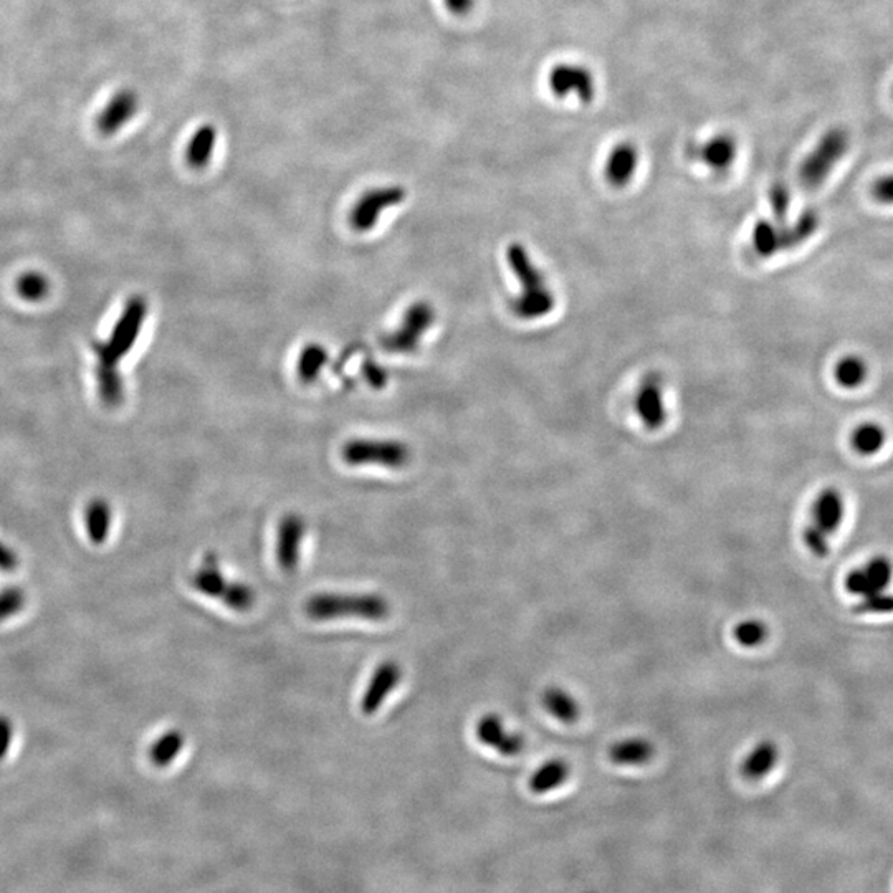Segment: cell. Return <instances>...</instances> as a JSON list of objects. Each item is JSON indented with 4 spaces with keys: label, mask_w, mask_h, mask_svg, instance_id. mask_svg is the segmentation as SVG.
Instances as JSON below:
<instances>
[{
    "label": "cell",
    "mask_w": 893,
    "mask_h": 893,
    "mask_svg": "<svg viewBox=\"0 0 893 893\" xmlns=\"http://www.w3.org/2000/svg\"><path fill=\"white\" fill-rule=\"evenodd\" d=\"M507 262L520 283V295L510 301L513 316L521 321H538L550 316L556 308L553 288L525 245L511 242L507 247Z\"/></svg>",
    "instance_id": "1"
},
{
    "label": "cell",
    "mask_w": 893,
    "mask_h": 893,
    "mask_svg": "<svg viewBox=\"0 0 893 893\" xmlns=\"http://www.w3.org/2000/svg\"><path fill=\"white\" fill-rule=\"evenodd\" d=\"M306 616L313 621L335 619H364L384 621L391 616V604L376 593H320L305 604Z\"/></svg>",
    "instance_id": "2"
},
{
    "label": "cell",
    "mask_w": 893,
    "mask_h": 893,
    "mask_svg": "<svg viewBox=\"0 0 893 893\" xmlns=\"http://www.w3.org/2000/svg\"><path fill=\"white\" fill-rule=\"evenodd\" d=\"M821 219L814 211H804L794 224L758 220L751 232V245L761 258H771L806 244L819 229Z\"/></svg>",
    "instance_id": "3"
},
{
    "label": "cell",
    "mask_w": 893,
    "mask_h": 893,
    "mask_svg": "<svg viewBox=\"0 0 893 893\" xmlns=\"http://www.w3.org/2000/svg\"><path fill=\"white\" fill-rule=\"evenodd\" d=\"M191 586L197 593L217 599L235 612H249L257 602V594L252 586L244 581L229 579L222 573L215 553L204 556L201 566L191 576Z\"/></svg>",
    "instance_id": "4"
},
{
    "label": "cell",
    "mask_w": 893,
    "mask_h": 893,
    "mask_svg": "<svg viewBox=\"0 0 893 893\" xmlns=\"http://www.w3.org/2000/svg\"><path fill=\"white\" fill-rule=\"evenodd\" d=\"M148 316V303L143 297L134 295L126 301L123 313L113 326L110 338L106 341H95L93 349L98 356L96 368L118 369L121 359L133 349Z\"/></svg>",
    "instance_id": "5"
},
{
    "label": "cell",
    "mask_w": 893,
    "mask_h": 893,
    "mask_svg": "<svg viewBox=\"0 0 893 893\" xmlns=\"http://www.w3.org/2000/svg\"><path fill=\"white\" fill-rule=\"evenodd\" d=\"M851 146V136L846 128L832 126L822 134L811 153L804 158L799 168V181L812 191L821 187L831 176L832 169L846 156Z\"/></svg>",
    "instance_id": "6"
},
{
    "label": "cell",
    "mask_w": 893,
    "mask_h": 893,
    "mask_svg": "<svg viewBox=\"0 0 893 893\" xmlns=\"http://www.w3.org/2000/svg\"><path fill=\"white\" fill-rule=\"evenodd\" d=\"M341 457L349 467H378L399 470L411 460V450L404 442L389 439H354L343 445Z\"/></svg>",
    "instance_id": "7"
},
{
    "label": "cell",
    "mask_w": 893,
    "mask_h": 893,
    "mask_svg": "<svg viewBox=\"0 0 893 893\" xmlns=\"http://www.w3.org/2000/svg\"><path fill=\"white\" fill-rule=\"evenodd\" d=\"M434 321V306L429 301H414L404 313L401 326L381 340V348L391 354L416 353Z\"/></svg>",
    "instance_id": "8"
},
{
    "label": "cell",
    "mask_w": 893,
    "mask_h": 893,
    "mask_svg": "<svg viewBox=\"0 0 893 893\" xmlns=\"http://www.w3.org/2000/svg\"><path fill=\"white\" fill-rule=\"evenodd\" d=\"M406 199V189L401 186H383L374 187L364 192L359 197L351 214H349V224L351 229L356 230L359 234L373 230L378 224L379 217L386 209L399 206Z\"/></svg>",
    "instance_id": "9"
},
{
    "label": "cell",
    "mask_w": 893,
    "mask_h": 893,
    "mask_svg": "<svg viewBox=\"0 0 893 893\" xmlns=\"http://www.w3.org/2000/svg\"><path fill=\"white\" fill-rule=\"evenodd\" d=\"M548 86L556 98L563 100L576 96L579 101L589 103L596 96V80L589 68L579 63H558L548 73Z\"/></svg>",
    "instance_id": "10"
},
{
    "label": "cell",
    "mask_w": 893,
    "mask_h": 893,
    "mask_svg": "<svg viewBox=\"0 0 893 893\" xmlns=\"http://www.w3.org/2000/svg\"><path fill=\"white\" fill-rule=\"evenodd\" d=\"M634 411L642 426L650 432H657L667 424L669 409L665 402V387L659 376H647L637 387L634 396Z\"/></svg>",
    "instance_id": "11"
},
{
    "label": "cell",
    "mask_w": 893,
    "mask_h": 893,
    "mask_svg": "<svg viewBox=\"0 0 893 893\" xmlns=\"http://www.w3.org/2000/svg\"><path fill=\"white\" fill-rule=\"evenodd\" d=\"M477 738L482 745L492 748L503 758H515L525 750V738L518 731L508 730L507 723L497 713H487L480 718L475 728Z\"/></svg>",
    "instance_id": "12"
},
{
    "label": "cell",
    "mask_w": 893,
    "mask_h": 893,
    "mask_svg": "<svg viewBox=\"0 0 893 893\" xmlns=\"http://www.w3.org/2000/svg\"><path fill=\"white\" fill-rule=\"evenodd\" d=\"M306 536V521L298 513L283 516L277 528L275 556L283 573L297 571L301 558V543Z\"/></svg>",
    "instance_id": "13"
},
{
    "label": "cell",
    "mask_w": 893,
    "mask_h": 893,
    "mask_svg": "<svg viewBox=\"0 0 893 893\" xmlns=\"http://www.w3.org/2000/svg\"><path fill=\"white\" fill-rule=\"evenodd\" d=\"M139 110V96L131 88H120L110 100L106 101L103 110L96 118V128L103 136H115L133 120Z\"/></svg>",
    "instance_id": "14"
},
{
    "label": "cell",
    "mask_w": 893,
    "mask_h": 893,
    "mask_svg": "<svg viewBox=\"0 0 893 893\" xmlns=\"http://www.w3.org/2000/svg\"><path fill=\"white\" fill-rule=\"evenodd\" d=\"M688 156L702 163L710 171L726 172L735 164L738 156V143L735 136L728 133L715 134L703 143L690 144Z\"/></svg>",
    "instance_id": "15"
},
{
    "label": "cell",
    "mask_w": 893,
    "mask_h": 893,
    "mask_svg": "<svg viewBox=\"0 0 893 893\" xmlns=\"http://www.w3.org/2000/svg\"><path fill=\"white\" fill-rule=\"evenodd\" d=\"M893 566L889 558L877 556L864 568L854 569L846 578V588L855 596H872V594L884 593L892 581Z\"/></svg>",
    "instance_id": "16"
},
{
    "label": "cell",
    "mask_w": 893,
    "mask_h": 893,
    "mask_svg": "<svg viewBox=\"0 0 893 893\" xmlns=\"http://www.w3.org/2000/svg\"><path fill=\"white\" fill-rule=\"evenodd\" d=\"M402 682V667L394 660H386L374 670L369 679L368 687L361 698V712L364 715H374L383 707L387 697L391 695L399 683Z\"/></svg>",
    "instance_id": "17"
},
{
    "label": "cell",
    "mask_w": 893,
    "mask_h": 893,
    "mask_svg": "<svg viewBox=\"0 0 893 893\" xmlns=\"http://www.w3.org/2000/svg\"><path fill=\"white\" fill-rule=\"evenodd\" d=\"M640 153L636 144L631 141H622L612 148L611 153L607 154L606 164H604V177L607 184L614 189H624L631 184L632 179L636 177L637 168H639Z\"/></svg>",
    "instance_id": "18"
},
{
    "label": "cell",
    "mask_w": 893,
    "mask_h": 893,
    "mask_svg": "<svg viewBox=\"0 0 893 893\" xmlns=\"http://www.w3.org/2000/svg\"><path fill=\"white\" fill-rule=\"evenodd\" d=\"M655 755V746L644 736H627L617 740L609 748V760L622 768H637L649 763Z\"/></svg>",
    "instance_id": "19"
},
{
    "label": "cell",
    "mask_w": 893,
    "mask_h": 893,
    "mask_svg": "<svg viewBox=\"0 0 893 893\" xmlns=\"http://www.w3.org/2000/svg\"><path fill=\"white\" fill-rule=\"evenodd\" d=\"M541 705L550 717L564 725H573L581 717L578 698L561 685L546 687L545 692L541 693Z\"/></svg>",
    "instance_id": "20"
},
{
    "label": "cell",
    "mask_w": 893,
    "mask_h": 893,
    "mask_svg": "<svg viewBox=\"0 0 893 893\" xmlns=\"http://www.w3.org/2000/svg\"><path fill=\"white\" fill-rule=\"evenodd\" d=\"M812 518L814 525L819 526L827 535H832L839 530L844 520V500L836 488H826L817 495L812 503Z\"/></svg>",
    "instance_id": "21"
},
{
    "label": "cell",
    "mask_w": 893,
    "mask_h": 893,
    "mask_svg": "<svg viewBox=\"0 0 893 893\" xmlns=\"http://www.w3.org/2000/svg\"><path fill=\"white\" fill-rule=\"evenodd\" d=\"M779 760V748L773 740H761L751 748L750 753L741 761L740 773L748 781H761L766 778Z\"/></svg>",
    "instance_id": "22"
},
{
    "label": "cell",
    "mask_w": 893,
    "mask_h": 893,
    "mask_svg": "<svg viewBox=\"0 0 893 893\" xmlns=\"http://www.w3.org/2000/svg\"><path fill=\"white\" fill-rule=\"evenodd\" d=\"M217 128L202 125L194 131L186 148V163L191 169L201 171L211 164L217 146Z\"/></svg>",
    "instance_id": "23"
},
{
    "label": "cell",
    "mask_w": 893,
    "mask_h": 893,
    "mask_svg": "<svg viewBox=\"0 0 893 893\" xmlns=\"http://www.w3.org/2000/svg\"><path fill=\"white\" fill-rule=\"evenodd\" d=\"M113 525V510L105 498H93L85 508V530L91 545H105Z\"/></svg>",
    "instance_id": "24"
},
{
    "label": "cell",
    "mask_w": 893,
    "mask_h": 893,
    "mask_svg": "<svg viewBox=\"0 0 893 893\" xmlns=\"http://www.w3.org/2000/svg\"><path fill=\"white\" fill-rule=\"evenodd\" d=\"M571 776V766L561 758H553L536 769L531 774L530 791L536 796H545V794L553 793L556 789L561 788Z\"/></svg>",
    "instance_id": "25"
},
{
    "label": "cell",
    "mask_w": 893,
    "mask_h": 893,
    "mask_svg": "<svg viewBox=\"0 0 893 893\" xmlns=\"http://www.w3.org/2000/svg\"><path fill=\"white\" fill-rule=\"evenodd\" d=\"M887 442V432L879 422H864L851 435L852 449L862 457L879 454Z\"/></svg>",
    "instance_id": "26"
},
{
    "label": "cell",
    "mask_w": 893,
    "mask_h": 893,
    "mask_svg": "<svg viewBox=\"0 0 893 893\" xmlns=\"http://www.w3.org/2000/svg\"><path fill=\"white\" fill-rule=\"evenodd\" d=\"M184 746H186V738L182 735V731H166L154 741L151 750H149V758L153 761L154 766L168 768L177 760V756L181 755Z\"/></svg>",
    "instance_id": "27"
},
{
    "label": "cell",
    "mask_w": 893,
    "mask_h": 893,
    "mask_svg": "<svg viewBox=\"0 0 893 893\" xmlns=\"http://www.w3.org/2000/svg\"><path fill=\"white\" fill-rule=\"evenodd\" d=\"M328 359L330 356H328L325 346L318 343L306 344L298 356L297 371L301 383H315L316 379L320 378L323 368L328 364Z\"/></svg>",
    "instance_id": "28"
},
{
    "label": "cell",
    "mask_w": 893,
    "mask_h": 893,
    "mask_svg": "<svg viewBox=\"0 0 893 893\" xmlns=\"http://www.w3.org/2000/svg\"><path fill=\"white\" fill-rule=\"evenodd\" d=\"M869 376V366L864 359L855 354L844 356L841 361H837L834 368V378L837 384L844 389H857L865 383V379Z\"/></svg>",
    "instance_id": "29"
},
{
    "label": "cell",
    "mask_w": 893,
    "mask_h": 893,
    "mask_svg": "<svg viewBox=\"0 0 893 893\" xmlns=\"http://www.w3.org/2000/svg\"><path fill=\"white\" fill-rule=\"evenodd\" d=\"M98 391L106 406L118 407L125 399V381L118 369L96 368Z\"/></svg>",
    "instance_id": "30"
},
{
    "label": "cell",
    "mask_w": 893,
    "mask_h": 893,
    "mask_svg": "<svg viewBox=\"0 0 893 893\" xmlns=\"http://www.w3.org/2000/svg\"><path fill=\"white\" fill-rule=\"evenodd\" d=\"M733 639L743 649H756L765 644L769 637V629L761 619H743L733 627Z\"/></svg>",
    "instance_id": "31"
},
{
    "label": "cell",
    "mask_w": 893,
    "mask_h": 893,
    "mask_svg": "<svg viewBox=\"0 0 893 893\" xmlns=\"http://www.w3.org/2000/svg\"><path fill=\"white\" fill-rule=\"evenodd\" d=\"M17 292L24 300L37 303V301L47 298L48 292H50V282L43 273L25 272L17 280Z\"/></svg>",
    "instance_id": "32"
},
{
    "label": "cell",
    "mask_w": 893,
    "mask_h": 893,
    "mask_svg": "<svg viewBox=\"0 0 893 893\" xmlns=\"http://www.w3.org/2000/svg\"><path fill=\"white\" fill-rule=\"evenodd\" d=\"M25 604H27V596H25L24 589L19 586L0 589V624L24 611Z\"/></svg>",
    "instance_id": "33"
},
{
    "label": "cell",
    "mask_w": 893,
    "mask_h": 893,
    "mask_svg": "<svg viewBox=\"0 0 893 893\" xmlns=\"http://www.w3.org/2000/svg\"><path fill=\"white\" fill-rule=\"evenodd\" d=\"M803 543L808 548L809 553L816 558H826L829 553V543H827V533L822 531L819 526H806L803 530Z\"/></svg>",
    "instance_id": "34"
},
{
    "label": "cell",
    "mask_w": 893,
    "mask_h": 893,
    "mask_svg": "<svg viewBox=\"0 0 893 893\" xmlns=\"http://www.w3.org/2000/svg\"><path fill=\"white\" fill-rule=\"evenodd\" d=\"M860 614H890L893 612V594L877 593L864 597V601L855 606Z\"/></svg>",
    "instance_id": "35"
},
{
    "label": "cell",
    "mask_w": 893,
    "mask_h": 893,
    "mask_svg": "<svg viewBox=\"0 0 893 893\" xmlns=\"http://www.w3.org/2000/svg\"><path fill=\"white\" fill-rule=\"evenodd\" d=\"M789 201H791V197H789L788 187L784 184H774L771 187L769 202H771L776 222H786L788 219Z\"/></svg>",
    "instance_id": "36"
},
{
    "label": "cell",
    "mask_w": 893,
    "mask_h": 893,
    "mask_svg": "<svg viewBox=\"0 0 893 893\" xmlns=\"http://www.w3.org/2000/svg\"><path fill=\"white\" fill-rule=\"evenodd\" d=\"M870 192H872V197H874L875 202L884 204V206H893V174L879 177V179L872 184Z\"/></svg>",
    "instance_id": "37"
},
{
    "label": "cell",
    "mask_w": 893,
    "mask_h": 893,
    "mask_svg": "<svg viewBox=\"0 0 893 893\" xmlns=\"http://www.w3.org/2000/svg\"><path fill=\"white\" fill-rule=\"evenodd\" d=\"M363 376L368 381L369 386L374 389H383L387 384L386 369L381 368L374 361H366L363 364Z\"/></svg>",
    "instance_id": "38"
},
{
    "label": "cell",
    "mask_w": 893,
    "mask_h": 893,
    "mask_svg": "<svg viewBox=\"0 0 893 893\" xmlns=\"http://www.w3.org/2000/svg\"><path fill=\"white\" fill-rule=\"evenodd\" d=\"M14 725L9 718L0 715V761H4L9 755L14 741Z\"/></svg>",
    "instance_id": "39"
},
{
    "label": "cell",
    "mask_w": 893,
    "mask_h": 893,
    "mask_svg": "<svg viewBox=\"0 0 893 893\" xmlns=\"http://www.w3.org/2000/svg\"><path fill=\"white\" fill-rule=\"evenodd\" d=\"M20 559L17 551L5 541L0 540V571L2 573H14L19 566Z\"/></svg>",
    "instance_id": "40"
},
{
    "label": "cell",
    "mask_w": 893,
    "mask_h": 893,
    "mask_svg": "<svg viewBox=\"0 0 893 893\" xmlns=\"http://www.w3.org/2000/svg\"><path fill=\"white\" fill-rule=\"evenodd\" d=\"M444 4L450 14L457 17H465L473 9V0H444Z\"/></svg>",
    "instance_id": "41"
}]
</instances>
